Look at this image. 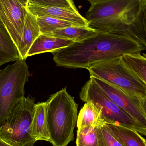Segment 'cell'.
Wrapping results in <instances>:
<instances>
[{
  "instance_id": "obj_21",
  "label": "cell",
  "mask_w": 146,
  "mask_h": 146,
  "mask_svg": "<svg viewBox=\"0 0 146 146\" xmlns=\"http://www.w3.org/2000/svg\"><path fill=\"white\" fill-rule=\"evenodd\" d=\"M28 2L38 6L78 11L74 1L72 0H28Z\"/></svg>"
},
{
  "instance_id": "obj_1",
  "label": "cell",
  "mask_w": 146,
  "mask_h": 146,
  "mask_svg": "<svg viewBox=\"0 0 146 146\" xmlns=\"http://www.w3.org/2000/svg\"><path fill=\"white\" fill-rule=\"evenodd\" d=\"M89 27L146 47V0H88Z\"/></svg>"
},
{
  "instance_id": "obj_22",
  "label": "cell",
  "mask_w": 146,
  "mask_h": 146,
  "mask_svg": "<svg viewBox=\"0 0 146 146\" xmlns=\"http://www.w3.org/2000/svg\"><path fill=\"white\" fill-rule=\"evenodd\" d=\"M97 146H123L113 135L105 124L97 127Z\"/></svg>"
},
{
  "instance_id": "obj_5",
  "label": "cell",
  "mask_w": 146,
  "mask_h": 146,
  "mask_svg": "<svg viewBox=\"0 0 146 146\" xmlns=\"http://www.w3.org/2000/svg\"><path fill=\"white\" fill-rule=\"evenodd\" d=\"M30 72L26 59L19 60L0 70V127L15 105L25 97Z\"/></svg>"
},
{
  "instance_id": "obj_20",
  "label": "cell",
  "mask_w": 146,
  "mask_h": 146,
  "mask_svg": "<svg viewBox=\"0 0 146 146\" xmlns=\"http://www.w3.org/2000/svg\"><path fill=\"white\" fill-rule=\"evenodd\" d=\"M97 127L88 126L77 131L76 146H97Z\"/></svg>"
},
{
  "instance_id": "obj_7",
  "label": "cell",
  "mask_w": 146,
  "mask_h": 146,
  "mask_svg": "<svg viewBox=\"0 0 146 146\" xmlns=\"http://www.w3.org/2000/svg\"><path fill=\"white\" fill-rule=\"evenodd\" d=\"M79 95L82 101L91 102L100 109L105 123L124 126L146 135V128L117 106L91 77L82 87Z\"/></svg>"
},
{
  "instance_id": "obj_15",
  "label": "cell",
  "mask_w": 146,
  "mask_h": 146,
  "mask_svg": "<svg viewBox=\"0 0 146 146\" xmlns=\"http://www.w3.org/2000/svg\"><path fill=\"white\" fill-rule=\"evenodd\" d=\"M20 59L17 48L2 21L0 20V67Z\"/></svg>"
},
{
  "instance_id": "obj_13",
  "label": "cell",
  "mask_w": 146,
  "mask_h": 146,
  "mask_svg": "<svg viewBox=\"0 0 146 146\" xmlns=\"http://www.w3.org/2000/svg\"><path fill=\"white\" fill-rule=\"evenodd\" d=\"M123 146H146V140L136 131L118 125L105 123Z\"/></svg>"
},
{
  "instance_id": "obj_17",
  "label": "cell",
  "mask_w": 146,
  "mask_h": 146,
  "mask_svg": "<svg viewBox=\"0 0 146 146\" xmlns=\"http://www.w3.org/2000/svg\"><path fill=\"white\" fill-rule=\"evenodd\" d=\"M97 30L89 27L71 26L58 29L47 36L79 42L96 35Z\"/></svg>"
},
{
  "instance_id": "obj_3",
  "label": "cell",
  "mask_w": 146,
  "mask_h": 146,
  "mask_svg": "<svg viewBox=\"0 0 146 146\" xmlns=\"http://www.w3.org/2000/svg\"><path fill=\"white\" fill-rule=\"evenodd\" d=\"M46 103L50 143L53 146H67L74 139L78 105L66 87L52 95Z\"/></svg>"
},
{
  "instance_id": "obj_6",
  "label": "cell",
  "mask_w": 146,
  "mask_h": 146,
  "mask_svg": "<svg viewBox=\"0 0 146 146\" xmlns=\"http://www.w3.org/2000/svg\"><path fill=\"white\" fill-rule=\"evenodd\" d=\"M121 57L98 63L90 67L88 70L90 76L100 78L130 95L146 100V85L124 64Z\"/></svg>"
},
{
  "instance_id": "obj_19",
  "label": "cell",
  "mask_w": 146,
  "mask_h": 146,
  "mask_svg": "<svg viewBox=\"0 0 146 146\" xmlns=\"http://www.w3.org/2000/svg\"><path fill=\"white\" fill-rule=\"evenodd\" d=\"M36 18L40 34L46 36L58 29L71 26H80L70 22L54 18L36 17Z\"/></svg>"
},
{
  "instance_id": "obj_16",
  "label": "cell",
  "mask_w": 146,
  "mask_h": 146,
  "mask_svg": "<svg viewBox=\"0 0 146 146\" xmlns=\"http://www.w3.org/2000/svg\"><path fill=\"white\" fill-rule=\"evenodd\" d=\"M105 123L100 109L91 102H85L78 116V129L85 126L98 127Z\"/></svg>"
},
{
  "instance_id": "obj_10",
  "label": "cell",
  "mask_w": 146,
  "mask_h": 146,
  "mask_svg": "<svg viewBox=\"0 0 146 146\" xmlns=\"http://www.w3.org/2000/svg\"><path fill=\"white\" fill-rule=\"evenodd\" d=\"M27 10L36 17H48L61 19L83 27H89L90 23L78 11L60 8L43 7L27 2Z\"/></svg>"
},
{
  "instance_id": "obj_11",
  "label": "cell",
  "mask_w": 146,
  "mask_h": 146,
  "mask_svg": "<svg viewBox=\"0 0 146 146\" xmlns=\"http://www.w3.org/2000/svg\"><path fill=\"white\" fill-rule=\"evenodd\" d=\"M75 42L73 40L60 39L40 34L28 51L26 58L43 53L51 52L66 47Z\"/></svg>"
},
{
  "instance_id": "obj_18",
  "label": "cell",
  "mask_w": 146,
  "mask_h": 146,
  "mask_svg": "<svg viewBox=\"0 0 146 146\" xmlns=\"http://www.w3.org/2000/svg\"><path fill=\"white\" fill-rule=\"evenodd\" d=\"M121 58L124 64L146 85V55L143 56L141 53H127L123 54Z\"/></svg>"
},
{
  "instance_id": "obj_2",
  "label": "cell",
  "mask_w": 146,
  "mask_h": 146,
  "mask_svg": "<svg viewBox=\"0 0 146 146\" xmlns=\"http://www.w3.org/2000/svg\"><path fill=\"white\" fill-rule=\"evenodd\" d=\"M97 31L95 35L52 52L57 66L88 70L98 63L125 54L141 53L146 50V46L131 39Z\"/></svg>"
},
{
  "instance_id": "obj_14",
  "label": "cell",
  "mask_w": 146,
  "mask_h": 146,
  "mask_svg": "<svg viewBox=\"0 0 146 146\" xmlns=\"http://www.w3.org/2000/svg\"><path fill=\"white\" fill-rule=\"evenodd\" d=\"M31 130L36 141L42 140L51 142L47 124L46 102H38L35 105Z\"/></svg>"
},
{
  "instance_id": "obj_23",
  "label": "cell",
  "mask_w": 146,
  "mask_h": 146,
  "mask_svg": "<svg viewBox=\"0 0 146 146\" xmlns=\"http://www.w3.org/2000/svg\"><path fill=\"white\" fill-rule=\"evenodd\" d=\"M0 146H13L7 143L4 140L0 138Z\"/></svg>"
},
{
  "instance_id": "obj_9",
  "label": "cell",
  "mask_w": 146,
  "mask_h": 146,
  "mask_svg": "<svg viewBox=\"0 0 146 146\" xmlns=\"http://www.w3.org/2000/svg\"><path fill=\"white\" fill-rule=\"evenodd\" d=\"M28 0H0V20L18 48L21 42Z\"/></svg>"
},
{
  "instance_id": "obj_12",
  "label": "cell",
  "mask_w": 146,
  "mask_h": 146,
  "mask_svg": "<svg viewBox=\"0 0 146 146\" xmlns=\"http://www.w3.org/2000/svg\"><path fill=\"white\" fill-rule=\"evenodd\" d=\"M40 35V28L36 17L28 12L25 18L21 42L18 48L21 59H26L28 51Z\"/></svg>"
},
{
  "instance_id": "obj_8",
  "label": "cell",
  "mask_w": 146,
  "mask_h": 146,
  "mask_svg": "<svg viewBox=\"0 0 146 146\" xmlns=\"http://www.w3.org/2000/svg\"><path fill=\"white\" fill-rule=\"evenodd\" d=\"M90 77L117 106L146 128V100L130 95L100 78Z\"/></svg>"
},
{
  "instance_id": "obj_4",
  "label": "cell",
  "mask_w": 146,
  "mask_h": 146,
  "mask_svg": "<svg viewBox=\"0 0 146 146\" xmlns=\"http://www.w3.org/2000/svg\"><path fill=\"white\" fill-rule=\"evenodd\" d=\"M35 99L25 96L12 109L0 127V138L13 146H33L31 125L35 109Z\"/></svg>"
}]
</instances>
